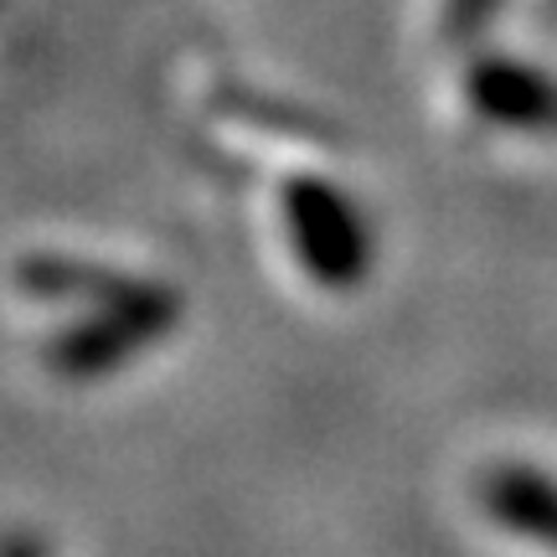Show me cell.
<instances>
[{"label":"cell","instance_id":"6da1fadb","mask_svg":"<svg viewBox=\"0 0 557 557\" xmlns=\"http://www.w3.org/2000/svg\"><path fill=\"white\" fill-rule=\"evenodd\" d=\"M496 0H449V26H480Z\"/></svg>","mask_w":557,"mask_h":557}]
</instances>
